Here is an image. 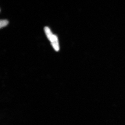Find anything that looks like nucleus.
<instances>
[{
  "instance_id": "f257e3e1",
  "label": "nucleus",
  "mask_w": 125,
  "mask_h": 125,
  "mask_svg": "<svg viewBox=\"0 0 125 125\" xmlns=\"http://www.w3.org/2000/svg\"><path fill=\"white\" fill-rule=\"evenodd\" d=\"M44 31L48 40L51 42L54 49L56 51H58L59 46L58 39L57 36L52 33L50 28L46 26L44 28Z\"/></svg>"
},
{
  "instance_id": "f03ea898",
  "label": "nucleus",
  "mask_w": 125,
  "mask_h": 125,
  "mask_svg": "<svg viewBox=\"0 0 125 125\" xmlns=\"http://www.w3.org/2000/svg\"><path fill=\"white\" fill-rule=\"evenodd\" d=\"M9 22L7 20H0V27L1 28L4 27L8 24Z\"/></svg>"
}]
</instances>
